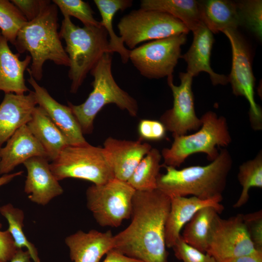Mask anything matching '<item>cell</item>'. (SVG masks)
<instances>
[{
    "instance_id": "6",
    "label": "cell",
    "mask_w": 262,
    "mask_h": 262,
    "mask_svg": "<svg viewBox=\"0 0 262 262\" xmlns=\"http://www.w3.org/2000/svg\"><path fill=\"white\" fill-rule=\"evenodd\" d=\"M200 119L201 125L196 132L174 136L170 147L163 149L162 166L179 167L190 155L196 153L206 154L212 162L219 153L216 146L225 147L230 144L231 137L225 117L210 111Z\"/></svg>"
},
{
    "instance_id": "13",
    "label": "cell",
    "mask_w": 262,
    "mask_h": 262,
    "mask_svg": "<svg viewBox=\"0 0 262 262\" xmlns=\"http://www.w3.org/2000/svg\"><path fill=\"white\" fill-rule=\"evenodd\" d=\"M180 84L173 83V75L167 77V83L173 97V107L166 111L160 121L173 137L186 134L188 131H197L201 125L200 118L195 112L194 99L192 90L193 78L186 72H180Z\"/></svg>"
},
{
    "instance_id": "41",
    "label": "cell",
    "mask_w": 262,
    "mask_h": 262,
    "mask_svg": "<svg viewBox=\"0 0 262 262\" xmlns=\"http://www.w3.org/2000/svg\"><path fill=\"white\" fill-rule=\"evenodd\" d=\"M31 257L27 250L17 249L9 262H32Z\"/></svg>"
},
{
    "instance_id": "27",
    "label": "cell",
    "mask_w": 262,
    "mask_h": 262,
    "mask_svg": "<svg viewBox=\"0 0 262 262\" xmlns=\"http://www.w3.org/2000/svg\"><path fill=\"white\" fill-rule=\"evenodd\" d=\"M101 17L100 23L107 32L109 48L112 53H118L122 62L126 64L129 60L130 50L124 46L122 38L117 36L114 31L113 19L115 13L119 10L124 11L131 7L132 1L131 0H94Z\"/></svg>"
},
{
    "instance_id": "35",
    "label": "cell",
    "mask_w": 262,
    "mask_h": 262,
    "mask_svg": "<svg viewBox=\"0 0 262 262\" xmlns=\"http://www.w3.org/2000/svg\"><path fill=\"white\" fill-rule=\"evenodd\" d=\"M243 219L255 249L262 251V210L243 214Z\"/></svg>"
},
{
    "instance_id": "11",
    "label": "cell",
    "mask_w": 262,
    "mask_h": 262,
    "mask_svg": "<svg viewBox=\"0 0 262 262\" xmlns=\"http://www.w3.org/2000/svg\"><path fill=\"white\" fill-rule=\"evenodd\" d=\"M228 38L232 50V66L228 77L232 93L236 96L244 97L250 108L249 120L252 128L260 130L262 127V112L254 98L255 78L248 47L237 30L222 32Z\"/></svg>"
},
{
    "instance_id": "31",
    "label": "cell",
    "mask_w": 262,
    "mask_h": 262,
    "mask_svg": "<svg viewBox=\"0 0 262 262\" xmlns=\"http://www.w3.org/2000/svg\"><path fill=\"white\" fill-rule=\"evenodd\" d=\"M28 21L18 8L8 0H0L1 35L14 46L20 28Z\"/></svg>"
},
{
    "instance_id": "40",
    "label": "cell",
    "mask_w": 262,
    "mask_h": 262,
    "mask_svg": "<svg viewBox=\"0 0 262 262\" xmlns=\"http://www.w3.org/2000/svg\"><path fill=\"white\" fill-rule=\"evenodd\" d=\"M229 262H262V251H257L250 255L238 258Z\"/></svg>"
},
{
    "instance_id": "42",
    "label": "cell",
    "mask_w": 262,
    "mask_h": 262,
    "mask_svg": "<svg viewBox=\"0 0 262 262\" xmlns=\"http://www.w3.org/2000/svg\"><path fill=\"white\" fill-rule=\"evenodd\" d=\"M23 173V171H20L12 174L3 175L2 176L0 177V186L8 183L15 178L22 175ZM1 227L2 225L0 223V229H1Z\"/></svg>"
},
{
    "instance_id": "22",
    "label": "cell",
    "mask_w": 262,
    "mask_h": 262,
    "mask_svg": "<svg viewBox=\"0 0 262 262\" xmlns=\"http://www.w3.org/2000/svg\"><path fill=\"white\" fill-rule=\"evenodd\" d=\"M19 53H14L8 42L0 35V91L5 94L23 95L30 91L26 85L24 73L31 63L30 55L23 60L19 58Z\"/></svg>"
},
{
    "instance_id": "32",
    "label": "cell",
    "mask_w": 262,
    "mask_h": 262,
    "mask_svg": "<svg viewBox=\"0 0 262 262\" xmlns=\"http://www.w3.org/2000/svg\"><path fill=\"white\" fill-rule=\"evenodd\" d=\"M52 2L64 16H73L80 20L84 26H102L100 22L94 18V12L87 2L82 0H53Z\"/></svg>"
},
{
    "instance_id": "37",
    "label": "cell",
    "mask_w": 262,
    "mask_h": 262,
    "mask_svg": "<svg viewBox=\"0 0 262 262\" xmlns=\"http://www.w3.org/2000/svg\"><path fill=\"white\" fill-rule=\"evenodd\" d=\"M11 1L18 8L28 21L35 19L49 3L48 0H12Z\"/></svg>"
},
{
    "instance_id": "12",
    "label": "cell",
    "mask_w": 262,
    "mask_h": 262,
    "mask_svg": "<svg viewBox=\"0 0 262 262\" xmlns=\"http://www.w3.org/2000/svg\"><path fill=\"white\" fill-rule=\"evenodd\" d=\"M243 215L238 214L228 219L219 215L216 218L206 253L217 262H229L258 251L249 237Z\"/></svg>"
},
{
    "instance_id": "33",
    "label": "cell",
    "mask_w": 262,
    "mask_h": 262,
    "mask_svg": "<svg viewBox=\"0 0 262 262\" xmlns=\"http://www.w3.org/2000/svg\"><path fill=\"white\" fill-rule=\"evenodd\" d=\"M242 25H245L259 39L262 37V1L243 0L237 2Z\"/></svg>"
},
{
    "instance_id": "5",
    "label": "cell",
    "mask_w": 262,
    "mask_h": 262,
    "mask_svg": "<svg viewBox=\"0 0 262 262\" xmlns=\"http://www.w3.org/2000/svg\"><path fill=\"white\" fill-rule=\"evenodd\" d=\"M59 35L65 40V49L70 61V91L76 93L103 55L113 53L109 48L108 35L102 26L80 27L68 16H64Z\"/></svg>"
},
{
    "instance_id": "25",
    "label": "cell",
    "mask_w": 262,
    "mask_h": 262,
    "mask_svg": "<svg viewBox=\"0 0 262 262\" xmlns=\"http://www.w3.org/2000/svg\"><path fill=\"white\" fill-rule=\"evenodd\" d=\"M220 213L221 212L213 207L199 209L183 227L180 234L183 240L191 246L206 252L215 221Z\"/></svg>"
},
{
    "instance_id": "15",
    "label": "cell",
    "mask_w": 262,
    "mask_h": 262,
    "mask_svg": "<svg viewBox=\"0 0 262 262\" xmlns=\"http://www.w3.org/2000/svg\"><path fill=\"white\" fill-rule=\"evenodd\" d=\"M23 164L27 171L24 192L32 202L45 206L63 193V188L50 170L47 158L33 157Z\"/></svg>"
},
{
    "instance_id": "34",
    "label": "cell",
    "mask_w": 262,
    "mask_h": 262,
    "mask_svg": "<svg viewBox=\"0 0 262 262\" xmlns=\"http://www.w3.org/2000/svg\"><path fill=\"white\" fill-rule=\"evenodd\" d=\"M176 258L183 262H217L211 255L186 244L181 235L172 247Z\"/></svg>"
},
{
    "instance_id": "19",
    "label": "cell",
    "mask_w": 262,
    "mask_h": 262,
    "mask_svg": "<svg viewBox=\"0 0 262 262\" xmlns=\"http://www.w3.org/2000/svg\"><path fill=\"white\" fill-rule=\"evenodd\" d=\"M33 157L48 159L45 150L27 125L18 129L0 149V174H7L16 166Z\"/></svg>"
},
{
    "instance_id": "17",
    "label": "cell",
    "mask_w": 262,
    "mask_h": 262,
    "mask_svg": "<svg viewBox=\"0 0 262 262\" xmlns=\"http://www.w3.org/2000/svg\"><path fill=\"white\" fill-rule=\"evenodd\" d=\"M170 206L165 225L164 237L166 247L172 248L180 235L184 226L199 209L213 207L221 213L224 207L223 198L203 199L196 196H173L170 198Z\"/></svg>"
},
{
    "instance_id": "9",
    "label": "cell",
    "mask_w": 262,
    "mask_h": 262,
    "mask_svg": "<svg viewBox=\"0 0 262 262\" xmlns=\"http://www.w3.org/2000/svg\"><path fill=\"white\" fill-rule=\"evenodd\" d=\"M117 28L124 44L131 49L146 41L187 34L189 32L182 22L167 13L142 8L123 16Z\"/></svg>"
},
{
    "instance_id": "1",
    "label": "cell",
    "mask_w": 262,
    "mask_h": 262,
    "mask_svg": "<svg viewBox=\"0 0 262 262\" xmlns=\"http://www.w3.org/2000/svg\"><path fill=\"white\" fill-rule=\"evenodd\" d=\"M170 199L159 190L134 193L131 222L114 235L113 249L143 262H168L164 229Z\"/></svg>"
},
{
    "instance_id": "14",
    "label": "cell",
    "mask_w": 262,
    "mask_h": 262,
    "mask_svg": "<svg viewBox=\"0 0 262 262\" xmlns=\"http://www.w3.org/2000/svg\"><path fill=\"white\" fill-rule=\"evenodd\" d=\"M29 76L27 81L33 89L37 104L45 111L62 132L68 145L78 146L87 144L70 107L57 102L45 88L40 86L31 75Z\"/></svg>"
},
{
    "instance_id": "39",
    "label": "cell",
    "mask_w": 262,
    "mask_h": 262,
    "mask_svg": "<svg viewBox=\"0 0 262 262\" xmlns=\"http://www.w3.org/2000/svg\"><path fill=\"white\" fill-rule=\"evenodd\" d=\"M102 262H143L127 256L114 249L110 250Z\"/></svg>"
},
{
    "instance_id": "3",
    "label": "cell",
    "mask_w": 262,
    "mask_h": 262,
    "mask_svg": "<svg viewBox=\"0 0 262 262\" xmlns=\"http://www.w3.org/2000/svg\"><path fill=\"white\" fill-rule=\"evenodd\" d=\"M58 7L50 3L35 19L26 22L17 33L14 46L19 54L29 52L32 63L27 71L36 81L42 79L43 66L47 61L70 66L58 31Z\"/></svg>"
},
{
    "instance_id": "28",
    "label": "cell",
    "mask_w": 262,
    "mask_h": 262,
    "mask_svg": "<svg viewBox=\"0 0 262 262\" xmlns=\"http://www.w3.org/2000/svg\"><path fill=\"white\" fill-rule=\"evenodd\" d=\"M161 153L152 148L139 163L127 182L136 191H150L157 189V180L162 165Z\"/></svg>"
},
{
    "instance_id": "24",
    "label": "cell",
    "mask_w": 262,
    "mask_h": 262,
    "mask_svg": "<svg viewBox=\"0 0 262 262\" xmlns=\"http://www.w3.org/2000/svg\"><path fill=\"white\" fill-rule=\"evenodd\" d=\"M26 125L45 150L49 161L54 160L69 145L62 132L39 106L34 108Z\"/></svg>"
},
{
    "instance_id": "4",
    "label": "cell",
    "mask_w": 262,
    "mask_h": 262,
    "mask_svg": "<svg viewBox=\"0 0 262 262\" xmlns=\"http://www.w3.org/2000/svg\"><path fill=\"white\" fill-rule=\"evenodd\" d=\"M112 54L105 53L90 71L94 77L92 91L80 105L68 102V106L77 120L83 134L92 133L95 118L106 105L114 104L131 116H137L138 105L135 98L122 89L115 82L112 72Z\"/></svg>"
},
{
    "instance_id": "38",
    "label": "cell",
    "mask_w": 262,
    "mask_h": 262,
    "mask_svg": "<svg viewBox=\"0 0 262 262\" xmlns=\"http://www.w3.org/2000/svg\"><path fill=\"white\" fill-rule=\"evenodd\" d=\"M17 248L8 230H0V262H9Z\"/></svg>"
},
{
    "instance_id": "21",
    "label": "cell",
    "mask_w": 262,
    "mask_h": 262,
    "mask_svg": "<svg viewBox=\"0 0 262 262\" xmlns=\"http://www.w3.org/2000/svg\"><path fill=\"white\" fill-rule=\"evenodd\" d=\"M193 40L189 50L180 58L187 64V72L192 77L201 72L210 75L214 85H225L229 82L228 77L213 71L210 65V57L214 38L213 33L203 23L193 32Z\"/></svg>"
},
{
    "instance_id": "2",
    "label": "cell",
    "mask_w": 262,
    "mask_h": 262,
    "mask_svg": "<svg viewBox=\"0 0 262 262\" xmlns=\"http://www.w3.org/2000/svg\"><path fill=\"white\" fill-rule=\"evenodd\" d=\"M232 159L225 148L217 158L205 165H194L181 169L164 166L166 172L160 174L157 189L170 198L191 195L203 199L223 198Z\"/></svg>"
},
{
    "instance_id": "10",
    "label": "cell",
    "mask_w": 262,
    "mask_h": 262,
    "mask_svg": "<svg viewBox=\"0 0 262 262\" xmlns=\"http://www.w3.org/2000/svg\"><path fill=\"white\" fill-rule=\"evenodd\" d=\"M181 33L152 40L130 50L129 60L144 77L159 79L173 75L187 36Z\"/></svg>"
},
{
    "instance_id": "30",
    "label": "cell",
    "mask_w": 262,
    "mask_h": 262,
    "mask_svg": "<svg viewBox=\"0 0 262 262\" xmlns=\"http://www.w3.org/2000/svg\"><path fill=\"white\" fill-rule=\"evenodd\" d=\"M237 178L242 186V191L238 200L233 205L235 208H240L247 202L251 188H262V151L254 158L240 165Z\"/></svg>"
},
{
    "instance_id": "26",
    "label": "cell",
    "mask_w": 262,
    "mask_h": 262,
    "mask_svg": "<svg viewBox=\"0 0 262 262\" xmlns=\"http://www.w3.org/2000/svg\"><path fill=\"white\" fill-rule=\"evenodd\" d=\"M140 7L167 13L180 20L192 32L203 23L198 2L195 0H142Z\"/></svg>"
},
{
    "instance_id": "16",
    "label": "cell",
    "mask_w": 262,
    "mask_h": 262,
    "mask_svg": "<svg viewBox=\"0 0 262 262\" xmlns=\"http://www.w3.org/2000/svg\"><path fill=\"white\" fill-rule=\"evenodd\" d=\"M115 178L127 181L142 160L152 148L140 139L136 141L120 140L108 137L103 143Z\"/></svg>"
},
{
    "instance_id": "7",
    "label": "cell",
    "mask_w": 262,
    "mask_h": 262,
    "mask_svg": "<svg viewBox=\"0 0 262 262\" xmlns=\"http://www.w3.org/2000/svg\"><path fill=\"white\" fill-rule=\"evenodd\" d=\"M55 178L84 180L102 184L115 178L107 154L103 147L85 145H68L49 164Z\"/></svg>"
},
{
    "instance_id": "36",
    "label": "cell",
    "mask_w": 262,
    "mask_h": 262,
    "mask_svg": "<svg viewBox=\"0 0 262 262\" xmlns=\"http://www.w3.org/2000/svg\"><path fill=\"white\" fill-rule=\"evenodd\" d=\"M139 139L147 141H159L164 139L166 129L160 121L147 119H142L138 125Z\"/></svg>"
},
{
    "instance_id": "20",
    "label": "cell",
    "mask_w": 262,
    "mask_h": 262,
    "mask_svg": "<svg viewBox=\"0 0 262 262\" xmlns=\"http://www.w3.org/2000/svg\"><path fill=\"white\" fill-rule=\"evenodd\" d=\"M36 105L32 91L28 95L5 94L0 104V149L18 129L27 124Z\"/></svg>"
},
{
    "instance_id": "23",
    "label": "cell",
    "mask_w": 262,
    "mask_h": 262,
    "mask_svg": "<svg viewBox=\"0 0 262 262\" xmlns=\"http://www.w3.org/2000/svg\"><path fill=\"white\" fill-rule=\"evenodd\" d=\"M198 2L201 21L213 33L237 30L242 25L236 2L227 0Z\"/></svg>"
},
{
    "instance_id": "43",
    "label": "cell",
    "mask_w": 262,
    "mask_h": 262,
    "mask_svg": "<svg viewBox=\"0 0 262 262\" xmlns=\"http://www.w3.org/2000/svg\"><path fill=\"white\" fill-rule=\"evenodd\" d=\"M1 35V33H0V35Z\"/></svg>"
},
{
    "instance_id": "29",
    "label": "cell",
    "mask_w": 262,
    "mask_h": 262,
    "mask_svg": "<svg viewBox=\"0 0 262 262\" xmlns=\"http://www.w3.org/2000/svg\"><path fill=\"white\" fill-rule=\"evenodd\" d=\"M0 213L8 222L9 227L7 230L10 233L16 248L21 249L26 247L33 262H41L37 248L28 240L23 232V211L12 204L8 203L0 207Z\"/></svg>"
},
{
    "instance_id": "8",
    "label": "cell",
    "mask_w": 262,
    "mask_h": 262,
    "mask_svg": "<svg viewBox=\"0 0 262 262\" xmlns=\"http://www.w3.org/2000/svg\"><path fill=\"white\" fill-rule=\"evenodd\" d=\"M135 190L116 178L102 184H94L86 191V206L102 227H117L131 216Z\"/></svg>"
},
{
    "instance_id": "18",
    "label": "cell",
    "mask_w": 262,
    "mask_h": 262,
    "mask_svg": "<svg viewBox=\"0 0 262 262\" xmlns=\"http://www.w3.org/2000/svg\"><path fill=\"white\" fill-rule=\"evenodd\" d=\"M65 242L73 262H99L114 247V235L111 230H80L67 236Z\"/></svg>"
}]
</instances>
